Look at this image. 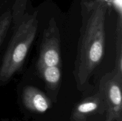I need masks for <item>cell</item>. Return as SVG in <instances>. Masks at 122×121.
I'll list each match as a JSON object with an SVG mask.
<instances>
[{
  "label": "cell",
  "instance_id": "obj_7",
  "mask_svg": "<svg viewBox=\"0 0 122 121\" xmlns=\"http://www.w3.org/2000/svg\"><path fill=\"white\" fill-rule=\"evenodd\" d=\"M36 68L48 90L54 91L59 88L62 78L61 65H36Z\"/></svg>",
  "mask_w": 122,
  "mask_h": 121
},
{
  "label": "cell",
  "instance_id": "obj_2",
  "mask_svg": "<svg viewBox=\"0 0 122 121\" xmlns=\"http://www.w3.org/2000/svg\"><path fill=\"white\" fill-rule=\"evenodd\" d=\"M22 3L15 5L12 15L13 31L0 63V86L10 81L21 68L38 28L36 13H26Z\"/></svg>",
  "mask_w": 122,
  "mask_h": 121
},
{
  "label": "cell",
  "instance_id": "obj_3",
  "mask_svg": "<svg viewBox=\"0 0 122 121\" xmlns=\"http://www.w3.org/2000/svg\"><path fill=\"white\" fill-rule=\"evenodd\" d=\"M122 78L114 71L106 74L100 81L99 92L106 105L107 119L122 121Z\"/></svg>",
  "mask_w": 122,
  "mask_h": 121
},
{
  "label": "cell",
  "instance_id": "obj_5",
  "mask_svg": "<svg viewBox=\"0 0 122 121\" xmlns=\"http://www.w3.org/2000/svg\"><path fill=\"white\" fill-rule=\"evenodd\" d=\"M106 111L104 101L100 92L86 97L77 103L71 112V121H86L90 116Z\"/></svg>",
  "mask_w": 122,
  "mask_h": 121
},
{
  "label": "cell",
  "instance_id": "obj_8",
  "mask_svg": "<svg viewBox=\"0 0 122 121\" xmlns=\"http://www.w3.org/2000/svg\"><path fill=\"white\" fill-rule=\"evenodd\" d=\"M116 57L114 73L122 78V21L117 22L116 31Z\"/></svg>",
  "mask_w": 122,
  "mask_h": 121
},
{
  "label": "cell",
  "instance_id": "obj_12",
  "mask_svg": "<svg viewBox=\"0 0 122 121\" xmlns=\"http://www.w3.org/2000/svg\"><path fill=\"white\" fill-rule=\"evenodd\" d=\"M110 121V120H108V119H106V121Z\"/></svg>",
  "mask_w": 122,
  "mask_h": 121
},
{
  "label": "cell",
  "instance_id": "obj_9",
  "mask_svg": "<svg viewBox=\"0 0 122 121\" xmlns=\"http://www.w3.org/2000/svg\"><path fill=\"white\" fill-rule=\"evenodd\" d=\"M11 22L12 15L10 11L0 12V49L5 39Z\"/></svg>",
  "mask_w": 122,
  "mask_h": 121
},
{
  "label": "cell",
  "instance_id": "obj_6",
  "mask_svg": "<svg viewBox=\"0 0 122 121\" xmlns=\"http://www.w3.org/2000/svg\"><path fill=\"white\" fill-rule=\"evenodd\" d=\"M23 104L27 110L37 113H43L52 107L51 99L35 87H24L21 94Z\"/></svg>",
  "mask_w": 122,
  "mask_h": 121
},
{
  "label": "cell",
  "instance_id": "obj_11",
  "mask_svg": "<svg viewBox=\"0 0 122 121\" xmlns=\"http://www.w3.org/2000/svg\"><path fill=\"white\" fill-rule=\"evenodd\" d=\"M1 121H8L7 119H2Z\"/></svg>",
  "mask_w": 122,
  "mask_h": 121
},
{
  "label": "cell",
  "instance_id": "obj_10",
  "mask_svg": "<svg viewBox=\"0 0 122 121\" xmlns=\"http://www.w3.org/2000/svg\"><path fill=\"white\" fill-rule=\"evenodd\" d=\"M117 14V20L122 21V0H109L108 1Z\"/></svg>",
  "mask_w": 122,
  "mask_h": 121
},
{
  "label": "cell",
  "instance_id": "obj_4",
  "mask_svg": "<svg viewBox=\"0 0 122 121\" xmlns=\"http://www.w3.org/2000/svg\"><path fill=\"white\" fill-rule=\"evenodd\" d=\"M36 65H61L60 33L54 18L44 30Z\"/></svg>",
  "mask_w": 122,
  "mask_h": 121
},
{
  "label": "cell",
  "instance_id": "obj_1",
  "mask_svg": "<svg viewBox=\"0 0 122 121\" xmlns=\"http://www.w3.org/2000/svg\"><path fill=\"white\" fill-rule=\"evenodd\" d=\"M108 4L106 0H91L82 4V24L73 70L79 90H85L92 74L104 58Z\"/></svg>",
  "mask_w": 122,
  "mask_h": 121
}]
</instances>
